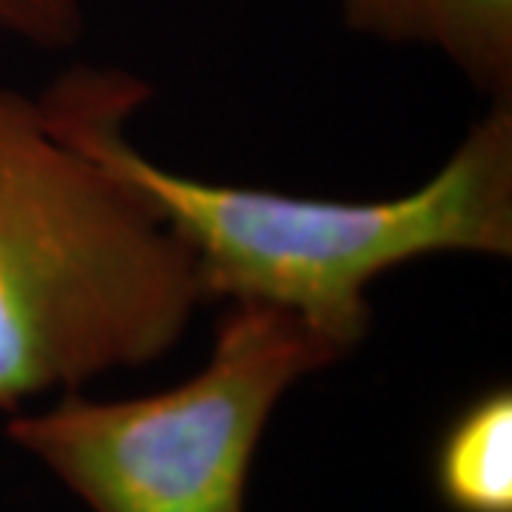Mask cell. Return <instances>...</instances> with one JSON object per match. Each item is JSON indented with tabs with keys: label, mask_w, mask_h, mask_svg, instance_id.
Segmentation results:
<instances>
[{
	"label": "cell",
	"mask_w": 512,
	"mask_h": 512,
	"mask_svg": "<svg viewBox=\"0 0 512 512\" xmlns=\"http://www.w3.org/2000/svg\"><path fill=\"white\" fill-rule=\"evenodd\" d=\"M433 487L450 512H512V390L458 410L433 453Z\"/></svg>",
	"instance_id": "cell-5"
},
{
	"label": "cell",
	"mask_w": 512,
	"mask_h": 512,
	"mask_svg": "<svg viewBox=\"0 0 512 512\" xmlns=\"http://www.w3.org/2000/svg\"><path fill=\"white\" fill-rule=\"evenodd\" d=\"M350 32L421 46L493 100H512V0H339Z\"/></svg>",
	"instance_id": "cell-4"
},
{
	"label": "cell",
	"mask_w": 512,
	"mask_h": 512,
	"mask_svg": "<svg viewBox=\"0 0 512 512\" xmlns=\"http://www.w3.org/2000/svg\"><path fill=\"white\" fill-rule=\"evenodd\" d=\"M143 77L72 66L37 97L46 123L123 177L183 239L205 299L293 313L345 359L370 333L376 279L427 256H512V100H493L439 171L390 200L302 197L180 174L128 140Z\"/></svg>",
	"instance_id": "cell-1"
},
{
	"label": "cell",
	"mask_w": 512,
	"mask_h": 512,
	"mask_svg": "<svg viewBox=\"0 0 512 512\" xmlns=\"http://www.w3.org/2000/svg\"><path fill=\"white\" fill-rule=\"evenodd\" d=\"M342 356L293 313L228 302L208 362L168 390L97 402L72 390L6 436L92 512H245L276 404Z\"/></svg>",
	"instance_id": "cell-3"
},
{
	"label": "cell",
	"mask_w": 512,
	"mask_h": 512,
	"mask_svg": "<svg viewBox=\"0 0 512 512\" xmlns=\"http://www.w3.org/2000/svg\"><path fill=\"white\" fill-rule=\"evenodd\" d=\"M0 32L60 52L83 35V0H0Z\"/></svg>",
	"instance_id": "cell-6"
},
{
	"label": "cell",
	"mask_w": 512,
	"mask_h": 512,
	"mask_svg": "<svg viewBox=\"0 0 512 512\" xmlns=\"http://www.w3.org/2000/svg\"><path fill=\"white\" fill-rule=\"evenodd\" d=\"M205 299L154 208L0 89V410L163 359Z\"/></svg>",
	"instance_id": "cell-2"
}]
</instances>
